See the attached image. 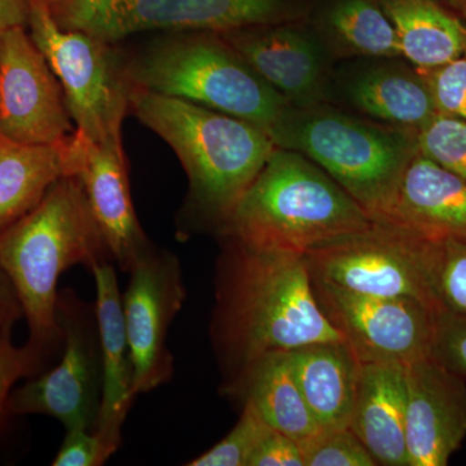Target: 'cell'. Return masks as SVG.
<instances>
[{"label":"cell","mask_w":466,"mask_h":466,"mask_svg":"<svg viewBox=\"0 0 466 466\" xmlns=\"http://www.w3.org/2000/svg\"><path fill=\"white\" fill-rule=\"evenodd\" d=\"M223 238L211 339L226 381L268 352L346 342L319 306L305 257Z\"/></svg>","instance_id":"1"},{"label":"cell","mask_w":466,"mask_h":466,"mask_svg":"<svg viewBox=\"0 0 466 466\" xmlns=\"http://www.w3.org/2000/svg\"><path fill=\"white\" fill-rule=\"evenodd\" d=\"M376 222L466 241V180L416 149Z\"/></svg>","instance_id":"16"},{"label":"cell","mask_w":466,"mask_h":466,"mask_svg":"<svg viewBox=\"0 0 466 466\" xmlns=\"http://www.w3.org/2000/svg\"><path fill=\"white\" fill-rule=\"evenodd\" d=\"M27 26L63 88L76 133L92 142L122 143L131 82L116 45L61 29L41 0H30Z\"/></svg>","instance_id":"7"},{"label":"cell","mask_w":466,"mask_h":466,"mask_svg":"<svg viewBox=\"0 0 466 466\" xmlns=\"http://www.w3.org/2000/svg\"><path fill=\"white\" fill-rule=\"evenodd\" d=\"M24 317L23 306L11 279L0 265V339L12 336L15 325Z\"/></svg>","instance_id":"35"},{"label":"cell","mask_w":466,"mask_h":466,"mask_svg":"<svg viewBox=\"0 0 466 466\" xmlns=\"http://www.w3.org/2000/svg\"><path fill=\"white\" fill-rule=\"evenodd\" d=\"M406 364L361 363L349 429L377 465L408 466Z\"/></svg>","instance_id":"18"},{"label":"cell","mask_w":466,"mask_h":466,"mask_svg":"<svg viewBox=\"0 0 466 466\" xmlns=\"http://www.w3.org/2000/svg\"><path fill=\"white\" fill-rule=\"evenodd\" d=\"M400 41V54L422 72L460 58L466 26L435 0H381Z\"/></svg>","instance_id":"23"},{"label":"cell","mask_w":466,"mask_h":466,"mask_svg":"<svg viewBox=\"0 0 466 466\" xmlns=\"http://www.w3.org/2000/svg\"><path fill=\"white\" fill-rule=\"evenodd\" d=\"M288 101L308 106L320 82V57L308 36L288 27H244L219 33Z\"/></svg>","instance_id":"19"},{"label":"cell","mask_w":466,"mask_h":466,"mask_svg":"<svg viewBox=\"0 0 466 466\" xmlns=\"http://www.w3.org/2000/svg\"><path fill=\"white\" fill-rule=\"evenodd\" d=\"M311 284L325 318L360 363L408 364L431 357L440 311L415 299L352 293L312 276Z\"/></svg>","instance_id":"11"},{"label":"cell","mask_w":466,"mask_h":466,"mask_svg":"<svg viewBox=\"0 0 466 466\" xmlns=\"http://www.w3.org/2000/svg\"><path fill=\"white\" fill-rule=\"evenodd\" d=\"M351 99L367 115L417 131L438 115L424 76L401 70L377 69L361 76L352 85Z\"/></svg>","instance_id":"24"},{"label":"cell","mask_w":466,"mask_h":466,"mask_svg":"<svg viewBox=\"0 0 466 466\" xmlns=\"http://www.w3.org/2000/svg\"><path fill=\"white\" fill-rule=\"evenodd\" d=\"M61 29L116 43L144 32L226 33L271 25L285 0H41Z\"/></svg>","instance_id":"8"},{"label":"cell","mask_w":466,"mask_h":466,"mask_svg":"<svg viewBox=\"0 0 466 466\" xmlns=\"http://www.w3.org/2000/svg\"><path fill=\"white\" fill-rule=\"evenodd\" d=\"M303 257L309 275L323 283L443 309L431 284L428 236L376 222L367 231L318 245Z\"/></svg>","instance_id":"9"},{"label":"cell","mask_w":466,"mask_h":466,"mask_svg":"<svg viewBox=\"0 0 466 466\" xmlns=\"http://www.w3.org/2000/svg\"><path fill=\"white\" fill-rule=\"evenodd\" d=\"M425 73L437 112L466 121V58H456Z\"/></svg>","instance_id":"31"},{"label":"cell","mask_w":466,"mask_h":466,"mask_svg":"<svg viewBox=\"0 0 466 466\" xmlns=\"http://www.w3.org/2000/svg\"><path fill=\"white\" fill-rule=\"evenodd\" d=\"M131 85L238 116L274 134L289 101L213 32H170L125 58Z\"/></svg>","instance_id":"5"},{"label":"cell","mask_w":466,"mask_h":466,"mask_svg":"<svg viewBox=\"0 0 466 466\" xmlns=\"http://www.w3.org/2000/svg\"><path fill=\"white\" fill-rule=\"evenodd\" d=\"M30 0H0V36L16 26H26Z\"/></svg>","instance_id":"36"},{"label":"cell","mask_w":466,"mask_h":466,"mask_svg":"<svg viewBox=\"0 0 466 466\" xmlns=\"http://www.w3.org/2000/svg\"><path fill=\"white\" fill-rule=\"evenodd\" d=\"M112 455L95 431L86 429L66 431L63 444L55 456L54 466H101Z\"/></svg>","instance_id":"33"},{"label":"cell","mask_w":466,"mask_h":466,"mask_svg":"<svg viewBox=\"0 0 466 466\" xmlns=\"http://www.w3.org/2000/svg\"><path fill=\"white\" fill-rule=\"evenodd\" d=\"M45 352L27 342L23 348H17L12 342L11 336L0 339V431L5 420L11 416L9 398L14 386L24 377H32L38 372Z\"/></svg>","instance_id":"30"},{"label":"cell","mask_w":466,"mask_h":466,"mask_svg":"<svg viewBox=\"0 0 466 466\" xmlns=\"http://www.w3.org/2000/svg\"><path fill=\"white\" fill-rule=\"evenodd\" d=\"M375 223L311 159L278 147L219 233L263 249L305 256L318 245L367 231Z\"/></svg>","instance_id":"4"},{"label":"cell","mask_w":466,"mask_h":466,"mask_svg":"<svg viewBox=\"0 0 466 466\" xmlns=\"http://www.w3.org/2000/svg\"><path fill=\"white\" fill-rule=\"evenodd\" d=\"M76 133L63 88L26 26L0 36V134L23 144H61Z\"/></svg>","instance_id":"13"},{"label":"cell","mask_w":466,"mask_h":466,"mask_svg":"<svg viewBox=\"0 0 466 466\" xmlns=\"http://www.w3.org/2000/svg\"><path fill=\"white\" fill-rule=\"evenodd\" d=\"M408 466H446L466 438V380L431 357L406 364Z\"/></svg>","instance_id":"15"},{"label":"cell","mask_w":466,"mask_h":466,"mask_svg":"<svg viewBox=\"0 0 466 466\" xmlns=\"http://www.w3.org/2000/svg\"><path fill=\"white\" fill-rule=\"evenodd\" d=\"M66 142L23 144L0 134V233L30 213L66 177Z\"/></svg>","instance_id":"22"},{"label":"cell","mask_w":466,"mask_h":466,"mask_svg":"<svg viewBox=\"0 0 466 466\" xmlns=\"http://www.w3.org/2000/svg\"><path fill=\"white\" fill-rule=\"evenodd\" d=\"M225 391L267 426L293 440H306L321 431L300 391L288 351L257 358L226 381Z\"/></svg>","instance_id":"20"},{"label":"cell","mask_w":466,"mask_h":466,"mask_svg":"<svg viewBox=\"0 0 466 466\" xmlns=\"http://www.w3.org/2000/svg\"><path fill=\"white\" fill-rule=\"evenodd\" d=\"M66 177L81 182L113 262L130 272L156 247L135 213L124 143L92 142L76 131L66 142Z\"/></svg>","instance_id":"14"},{"label":"cell","mask_w":466,"mask_h":466,"mask_svg":"<svg viewBox=\"0 0 466 466\" xmlns=\"http://www.w3.org/2000/svg\"><path fill=\"white\" fill-rule=\"evenodd\" d=\"M429 269L441 309L466 317V241L429 238Z\"/></svg>","instance_id":"26"},{"label":"cell","mask_w":466,"mask_h":466,"mask_svg":"<svg viewBox=\"0 0 466 466\" xmlns=\"http://www.w3.org/2000/svg\"><path fill=\"white\" fill-rule=\"evenodd\" d=\"M130 110L174 150L188 177V207L218 231L278 148L259 126L134 85Z\"/></svg>","instance_id":"3"},{"label":"cell","mask_w":466,"mask_h":466,"mask_svg":"<svg viewBox=\"0 0 466 466\" xmlns=\"http://www.w3.org/2000/svg\"><path fill=\"white\" fill-rule=\"evenodd\" d=\"M431 357L466 380V317L441 309L435 318Z\"/></svg>","instance_id":"32"},{"label":"cell","mask_w":466,"mask_h":466,"mask_svg":"<svg viewBox=\"0 0 466 466\" xmlns=\"http://www.w3.org/2000/svg\"><path fill=\"white\" fill-rule=\"evenodd\" d=\"M76 294L58 297L57 319L64 334L60 363L47 373L14 389L11 415H46L66 431H95L101 403V349L97 323Z\"/></svg>","instance_id":"10"},{"label":"cell","mask_w":466,"mask_h":466,"mask_svg":"<svg viewBox=\"0 0 466 466\" xmlns=\"http://www.w3.org/2000/svg\"><path fill=\"white\" fill-rule=\"evenodd\" d=\"M249 466H306L299 441L271 429L250 459Z\"/></svg>","instance_id":"34"},{"label":"cell","mask_w":466,"mask_h":466,"mask_svg":"<svg viewBox=\"0 0 466 466\" xmlns=\"http://www.w3.org/2000/svg\"><path fill=\"white\" fill-rule=\"evenodd\" d=\"M329 24L343 45L367 56H400L390 18L370 0H342L330 12Z\"/></svg>","instance_id":"25"},{"label":"cell","mask_w":466,"mask_h":466,"mask_svg":"<svg viewBox=\"0 0 466 466\" xmlns=\"http://www.w3.org/2000/svg\"><path fill=\"white\" fill-rule=\"evenodd\" d=\"M464 56H465V58H466V50H465V54H464Z\"/></svg>","instance_id":"38"},{"label":"cell","mask_w":466,"mask_h":466,"mask_svg":"<svg viewBox=\"0 0 466 466\" xmlns=\"http://www.w3.org/2000/svg\"><path fill=\"white\" fill-rule=\"evenodd\" d=\"M91 272L96 287L95 315L103 370L100 413L95 433L113 456L121 447L126 417L137 400L133 391L134 368L115 263H100Z\"/></svg>","instance_id":"17"},{"label":"cell","mask_w":466,"mask_h":466,"mask_svg":"<svg viewBox=\"0 0 466 466\" xmlns=\"http://www.w3.org/2000/svg\"><path fill=\"white\" fill-rule=\"evenodd\" d=\"M122 296L126 336L134 368L135 397L165 385L174 376L168 329L187 299L182 267L175 254L155 248L130 269Z\"/></svg>","instance_id":"12"},{"label":"cell","mask_w":466,"mask_h":466,"mask_svg":"<svg viewBox=\"0 0 466 466\" xmlns=\"http://www.w3.org/2000/svg\"><path fill=\"white\" fill-rule=\"evenodd\" d=\"M306 466H376L366 446L351 429L320 431L299 441Z\"/></svg>","instance_id":"29"},{"label":"cell","mask_w":466,"mask_h":466,"mask_svg":"<svg viewBox=\"0 0 466 466\" xmlns=\"http://www.w3.org/2000/svg\"><path fill=\"white\" fill-rule=\"evenodd\" d=\"M113 260L81 182L63 177L25 217L0 233V265L23 306L29 343L46 352L64 339L58 279L75 266ZM115 263V262H113Z\"/></svg>","instance_id":"2"},{"label":"cell","mask_w":466,"mask_h":466,"mask_svg":"<svg viewBox=\"0 0 466 466\" xmlns=\"http://www.w3.org/2000/svg\"><path fill=\"white\" fill-rule=\"evenodd\" d=\"M291 368L321 431L349 428L360 360L348 342H319L291 350Z\"/></svg>","instance_id":"21"},{"label":"cell","mask_w":466,"mask_h":466,"mask_svg":"<svg viewBox=\"0 0 466 466\" xmlns=\"http://www.w3.org/2000/svg\"><path fill=\"white\" fill-rule=\"evenodd\" d=\"M444 5H449L453 11L466 17V0H441Z\"/></svg>","instance_id":"37"},{"label":"cell","mask_w":466,"mask_h":466,"mask_svg":"<svg viewBox=\"0 0 466 466\" xmlns=\"http://www.w3.org/2000/svg\"><path fill=\"white\" fill-rule=\"evenodd\" d=\"M421 155L466 180V121L440 115L416 135Z\"/></svg>","instance_id":"27"},{"label":"cell","mask_w":466,"mask_h":466,"mask_svg":"<svg viewBox=\"0 0 466 466\" xmlns=\"http://www.w3.org/2000/svg\"><path fill=\"white\" fill-rule=\"evenodd\" d=\"M272 139L280 148L296 150L323 168L373 219L417 149L416 139H407L406 135L321 110H288Z\"/></svg>","instance_id":"6"},{"label":"cell","mask_w":466,"mask_h":466,"mask_svg":"<svg viewBox=\"0 0 466 466\" xmlns=\"http://www.w3.org/2000/svg\"><path fill=\"white\" fill-rule=\"evenodd\" d=\"M271 428L249 408L242 407L235 428L219 443L187 466H249L250 459Z\"/></svg>","instance_id":"28"}]
</instances>
